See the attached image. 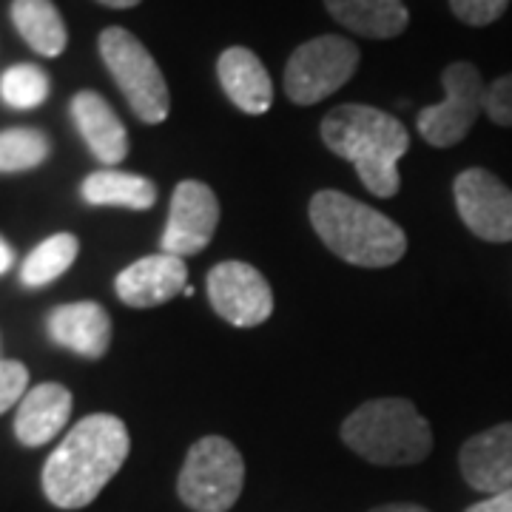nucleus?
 Here are the masks:
<instances>
[{
  "instance_id": "nucleus-9",
  "label": "nucleus",
  "mask_w": 512,
  "mask_h": 512,
  "mask_svg": "<svg viewBox=\"0 0 512 512\" xmlns=\"http://www.w3.org/2000/svg\"><path fill=\"white\" fill-rule=\"evenodd\" d=\"M461 222L484 242H512V191L487 168H467L453 183Z\"/></svg>"
},
{
  "instance_id": "nucleus-5",
  "label": "nucleus",
  "mask_w": 512,
  "mask_h": 512,
  "mask_svg": "<svg viewBox=\"0 0 512 512\" xmlns=\"http://www.w3.org/2000/svg\"><path fill=\"white\" fill-rule=\"evenodd\" d=\"M97 46L131 111L148 126L165 123L171 111V94H168L163 69L157 66V60L151 57L146 46L120 26L103 29Z\"/></svg>"
},
{
  "instance_id": "nucleus-22",
  "label": "nucleus",
  "mask_w": 512,
  "mask_h": 512,
  "mask_svg": "<svg viewBox=\"0 0 512 512\" xmlns=\"http://www.w3.org/2000/svg\"><path fill=\"white\" fill-rule=\"evenodd\" d=\"M52 143L37 128H6L0 131V174H18L46 163Z\"/></svg>"
},
{
  "instance_id": "nucleus-17",
  "label": "nucleus",
  "mask_w": 512,
  "mask_h": 512,
  "mask_svg": "<svg viewBox=\"0 0 512 512\" xmlns=\"http://www.w3.org/2000/svg\"><path fill=\"white\" fill-rule=\"evenodd\" d=\"M72 120L80 137L100 163L117 165L126 160L128 134L106 97L97 92H77L72 100Z\"/></svg>"
},
{
  "instance_id": "nucleus-23",
  "label": "nucleus",
  "mask_w": 512,
  "mask_h": 512,
  "mask_svg": "<svg viewBox=\"0 0 512 512\" xmlns=\"http://www.w3.org/2000/svg\"><path fill=\"white\" fill-rule=\"evenodd\" d=\"M49 74L35 63H18L0 77V100L9 109H37L49 97Z\"/></svg>"
},
{
  "instance_id": "nucleus-12",
  "label": "nucleus",
  "mask_w": 512,
  "mask_h": 512,
  "mask_svg": "<svg viewBox=\"0 0 512 512\" xmlns=\"http://www.w3.org/2000/svg\"><path fill=\"white\" fill-rule=\"evenodd\" d=\"M188 288V268L183 256L151 254L131 262L114 279V291L128 308H160Z\"/></svg>"
},
{
  "instance_id": "nucleus-15",
  "label": "nucleus",
  "mask_w": 512,
  "mask_h": 512,
  "mask_svg": "<svg viewBox=\"0 0 512 512\" xmlns=\"http://www.w3.org/2000/svg\"><path fill=\"white\" fill-rule=\"evenodd\" d=\"M49 336L60 348H69L86 359H100L111 345V319L97 302L60 305L46 319Z\"/></svg>"
},
{
  "instance_id": "nucleus-7",
  "label": "nucleus",
  "mask_w": 512,
  "mask_h": 512,
  "mask_svg": "<svg viewBox=\"0 0 512 512\" xmlns=\"http://www.w3.org/2000/svg\"><path fill=\"white\" fill-rule=\"evenodd\" d=\"M359 46L339 35L302 43L285 66V94L296 106H313L339 92L359 69Z\"/></svg>"
},
{
  "instance_id": "nucleus-29",
  "label": "nucleus",
  "mask_w": 512,
  "mask_h": 512,
  "mask_svg": "<svg viewBox=\"0 0 512 512\" xmlns=\"http://www.w3.org/2000/svg\"><path fill=\"white\" fill-rule=\"evenodd\" d=\"M370 512H430L419 507V504H382V507H376V510Z\"/></svg>"
},
{
  "instance_id": "nucleus-27",
  "label": "nucleus",
  "mask_w": 512,
  "mask_h": 512,
  "mask_svg": "<svg viewBox=\"0 0 512 512\" xmlns=\"http://www.w3.org/2000/svg\"><path fill=\"white\" fill-rule=\"evenodd\" d=\"M467 512H512V487L501 490V493L487 495L484 501H478L473 507H467Z\"/></svg>"
},
{
  "instance_id": "nucleus-8",
  "label": "nucleus",
  "mask_w": 512,
  "mask_h": 512,
  "mask_svg": "<svg viewBox=\"0 0 512 512\" xmlns=\"http://www.w3.org/2000/svg\"><path fill=\"white\" fill-rule=\"evenodd\" d=\"M444 100L419 111V134L436 148L458 146L484 114L487 86L473 63L458 60L441 72Z\"/></svg>"
},
{
  "instance_id": "nucleus-21",
  "label": "nucleus",
  "mask_w": 512,
  "mask_h": 512,
  "mask_svg": "<svg viewBox=\"0 0 512 512\" xmlns=\"http://www.w3.org/2000/svg\"><path fill=\"white\" fill-rule=\"evenodd\" d=\"M77 251H80V242L72 234H55V237L43 239L35 251L26 256L20 268V282L26 288H43L55 282L57 276H63L72 268Z\"/></svg>"
},
{
  "instance_id": "nucleus-2",
  "label": "nucleus",
  "mask_w": 512,
  "mask_h": 512,
  "mask_svg": "<svg viewBox=\"0 0 512 512\" xmlns=\"http://www.w3.org/2000/svg\"><path fill=\"white\" fill-rule=\"evenodd\" d=\"M325 146L356 168L373 197L390 200L399 194V160L410 148V134L399 117L362 103H345L322 120Z\"/></svg>"
},
{
  "instance_id": "nucleus-18",
  "label": "nucleus",
  "mask_w": 512,
  "mask_h": 512,
  "mask_svg": "<svg viewBox=\"0 0 512 512\" xmlns=\"http://www.w3.org/2000/svg\"><path fill=\"white\" fill-rule=\"evenodd\" d=\"M325 6L333 20L370 40L399 37L410 23V12L402 0H325Z\"/></svg>"
},
{
  "instance_id": "nucleus-14",
  "label": "nucleus",
  "mask_w": 512,
  "mask_h": 512,
  "mask_svg": "<svg viewBox=\"0 0 512 512\" xmlns=\"http://www.w3.org/2000/svg\"><path fill=\"white\" fill-rule=\"evenodd\" d=\"M217 77L225 97L245 114H265L274 103V83L265 63L245 46L225 49L217 60Z\"/></svg>"
},
{
  "instance_id": "nucleus-20",
  "label": "nucleus",
  "mask_w": 512,
  "mask_h": 512,
  "mask_svg": "<svg viewBox=\"0 0 512 512\" xmlns=\"http://www.w3.org/2000/svg\"><path fill=\"white\" fill-rule=\"evenodd\" d=\"M12 23L37 55L57 57L69 43L66 23L52 0H12Z\"/></svg>"
},
{
  "instance_id": "nucleus-4",
  "label": "nucleus",
  "mask_w": 512,
  "mask_h": 512,
  "mask_svg": "<svg viewBox=\"0 0 512 512\" xmlns=\"http://www.w3.org/2000/svg\"><path fill=\"white\" fill-rule=\"evenodd\" d=\"M342 441L370 464L407 467L430 456L433 430L413 402L373 399L345 419Z\"/></svg>"
},
{
  "instance_id": "nucleus-3",
  "label": "nucleus",
  "mask_w": 512,
  "mask_h": 512,
  "mask_svg": "<svg viewBox=\"0 0 512 512\" xmlns=\"http://www.w3.org/2000/svg\"><path fill=\"white\" fill-rule=\"evenodd\" d=\"M311 225L339 259L359 268H390L407 251L402 225L342 191L313 194Z\"/></svg>"
},
{
  "instance_id": "nucleus-28",
  "label": "nucleus",
  "mask_w": 512,
  "mask_h": 512,
  "mask_svg": "<svg viewBox=\"0 0 512 512\" xmlns=\"http://www.w3.org/2000/svg\"><path fill=\"white\" fill-rule=\"evenodd\" d=\"M12 262H15V251L9 248V242L0 237V274H6L9 268H12Z\"/></svg>"
},
{
  "instance_id": "nucleus-11",
  "label": "nucleus",
  "mask_w": 512,
  "mask_h": 512,
  "mask_svg": "<svg viewBox=\"0 0 512 512\" xmlns=\"http://www.w3.org/2000/svg\"><path fill=\"white\" fill-rule=\"evenodd\" d=\"M220 225V200L200 180H183L171 194L160 248L165 254L194 256L211 245Z\"/></svg>"
},
{
  "instance_id": "nucleus-25",
  "label": "nucleus",
  "mask_w": 512,
  "mask_h": 512,
  "mask_svg": "<svg viewBox=\"0 0 512 512\" xmlns=\"http://www.w3.org/2000/svg\"><path fill=\"white\" fill-rule=\"evenodd\" d=\"M484 114L493 120L495 126L512 128V72L493 80L487 86V97H484Z\"/></svg>"
},
{
  "instance_id": "nucleus-19",
  "label": "nucleus",
  "mask_w": 512,
  "mask_h": 512,
  "mask_svg": "<svg viewBox=\"0 0 512 512\" xmlns=\"http://www.w3.org/2000/svg\"><path fill=\"white\" fill-rule=\"evenodd\" d=\"M80 194L89 205H120L128 211H148L157 202V185L140 174L103 168L83 180Z\"/></svg>"
},
{
  "instance_id": "nucleus-26",
  "label": "nucleus",
  "mask_w": 512,
  "mask_h": 512,
  "mask_svg": "<svg viewBox=\"0 0 512 512\" xmlns=\"http://www.w3.org/2000/svg\"><path fill=\"white\" fill-rule=\"evenodd\" d=\"M29 370L20 362H0V416L20 404V399L29 393Z\"/></svg>"
},
{
  "instance_id": "nucleus-30",
  "label": "nucleus",
  "mask_w": 512,
  "mask_h": 512,
  "mask_svg": "<svg viewBox=\"0 0 512 512\" xmlns=\"http://www.w3.org/2000/svg\"><path fill=\"white\" fill-rule=\"evenodd\" d=\"M97 3H103V6H109V9H131V6H137L140 0H97Z\"/></svg>"
},
{
  "instance_id": "nucleus-16",
  "label": "nucleus",
  "mask_w": 512,
  "mask_h": 512,
  "mask_svg": "<svg viewBox=\"0 0 512 512\" xmlns=\"http://www.w3.org/2000/svg\"><path fill=\"white\" fill-rule=\"evenodd\" d=\"M74 399L69 387L57 382H46L32 387L18 404L15 433L26 447H43L55 439L72 416Z\"/></svg>"
},
{
  "instance_id": "nucleus-1",
  "label": "nucleus",
  "mask_w": 512,
  "mask_h": 512,
  "mask_svg": "<svg viewBox=\"0 0 512 512\" xmlns=\"http://www.w3.org/2000/svg\"><path fill=\"white\" fill-rule=\"evenodd\" d=\"M131 439L117 416L94 413L77 421L43 464V493L60 510L89 507L126 464Z\"/></svg>"
},
{
  "instance_id": "nucleus-13",
  "label": "nucleus",
  "mask_w": 512,
  "mask_h": 512,
  "mask_svg": "<svg viewBox=\"0 0 512 512\" xmlns=\"http://www.w3.org/2000/svg\"><path fill=\"white\" fill-rule=\"evenodd\" d=\"M464 481L478 493L495 495L512 487V421L495 424L464 441L458 453Z\"/></svg>"
},
{
  "instance_id": "nucleus-24",
  "label": "nucleus",
  "mask_w": 512,
  "mask_h": 512,
  "mask_svg": "<svg viewBox=\"0 0 512 512\" xmlns=\"http://www.w3.org/2000/svg\"><path fill=\"white\" fill-rule=\"evenodd\" d=\"M510 0H450V9L467 26H490L507 12Z\"/></svg>"
},
{
  "instance_id": "nucleus-6",
  "label": "nucleus",
  "mask_w": 512,
  "mask_h": 512,
  "mask_svg": "<svg viewBox=\"0 0 512 512\" xmlns=\"http://www.w3.org/2000/svg\"><path fill=\"white\" fill-rule=\"evenodd\" d=\"M245 458L222 436L194 441L177 478V493L194 512H228L242 495Z\"/></svg>"
},
{
  "instance_id": "nucleus-10",
  "label": "nucleus",
  "mask_w": 512,
  "mask_h": 512,
  "mask_svg": "<svg viewBox=\"0 0 512 512\" xmlns=\"http://www.w3.org/2000/svg\"><path fill=\"white\" fill-rule=\"evenodd\" d=\"M208 299L225 322L256 328L274 313V291L268 279L248 262H220L208 274Z\"/></svg>"
}]
</instances>
